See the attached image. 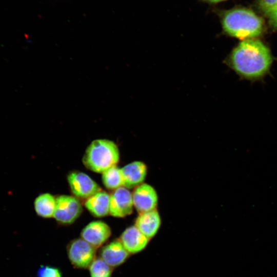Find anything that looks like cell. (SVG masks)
Here are the masks:
<instances>
[{
    "label": "cell",
    "instance_id": "obj_1",
    "mask_svg": "<svg viewBox=\"0 0 277 277\" xmlns=\"http://www.w3.org/2000/svg\"><path fill=\"white\" fill-rule=\"evenodd\" d=\"M228 64L240 76L249 79L263 76L269 70L272 58L268 48L261 41H241L231 51Z\"/></svg>",
    "mask_w": 277,
    "mask_h": 277
},
{
    "label": "cell",
    "instance_id": "obj_2",
    "mask_svg": "<svg viewBox=\"0 0 277 277\" xmlns=\"http://www.w3.org/2000/svg\"><path fill=\"white\" fill-rule=\"evenodd\" d=\"M224 32L243 40L253 39L264 30L263 19L253 11L245 8H235L220 14Z\"/></svg>",
    "mask_w": 277,
    "mask_h": 277
},
{
    "label": "cell",
    "instance_id": "obj_3",
    "mask_svg": "<svg viewBox=\"0 0 277 277\" xmlns=\"http://www.w3.org/2000/svg\"><path fill=\"white\" fill-rule=\"evenodd\" d=\"M120 160L117 146L108 139L93 141L86 150L83 162L89 170L102 173L116 165Z\"/></svg>",
    "mask_w": 277,
    "mask_h": 277
},
{
    "label": "cell",
    "instance_id": "obj_4",
    "mask_svg": "<svg viewBox=\"0 0 277 277\" xmlns=\"http://www.w3.org/2000/svg\"><path fill=\"white\" fill-rule=\"evenodd\" d=\"M67 252L71 264L79 269L89 268L96 258V248L82 238L70 241L67 247Z\"/></svg>",
    "mask_w": 277,
    "mask_h": 277
},
{
    "label": "cell",
    "instance_id": "obj_5",
    "mask_svg": "<svg viewBox=\"0 0 277 277\" xmlns=\"http://www.w3.org/2000/svg\"><path fill=\"white\" fill-rule=\"evenodd\" d=\"M82 206L75 196L61 195L56 197V205L53 217L62 224H72L81 215Z\"/></svg>",
    "mask_w": 277,
    "mask_h": 277
},
{
    "label": "cell",
    "instance_id": "obj_6",
    "mask_svg": "<svg viewBox=\"0 0 277 277\" xmlns=\"http://www.w3.org/2000/svg\"><path fill=\"white\" fill-rule=\"evenodd\" d=\"M72 193L78 198L88 199L101 190L98 184L85 173L73 171L67 176Z\"/></svg>",
    "mask_w": 277,
    "mask_h": 277
},
{
    "label": "cell",
    "instance_id": "obj_7",
    "mask_svg": "<svg viewBox=\"0 0 277 277\" xmlns=\"http://www.w3.org/2000/svg\"><path fill=\"white\" fill-rule=\"evenodd\" d=\"M132 195L128 189L121 187L110 194L109 214L116 217H123L132 212Z\"/></svg>",
    "mask_w": 277,
    "mask_h": 277
},
{
    "label": "cell",
    "instance_id": "obj_8",
    "mask_svg": "<svg viewBox=\"0 0 277 277\" xmlns=\"http://www.w3.org/2000/svg\"><path fill=\"white\" fill-rule=\"evenodd\" d=\"M111 228L104 222L95 221L88 224L82 230L81 236L95 248L102 246L110 238Z\"/></svg>",
    "mask_w": 277,
    "mask_h": 277
},
{
    "label": "cell",
    "instance_id": "obj_9",
    "mask_svg": "<svg viewBox=\"0 0 277 277\" xmlns=\"http://www.w3.org/2000/svg\"><path fill=\"white\" fill-rule=\"evenodd\" d=\"M132 195L133 206L139 213L155 209L157 194L151 185L141 184L135 188Z\"/></svg>",
    "mask_w": 277,
    "mask_h": 277
},
{
    "label": "cell",
    "instance_id": "obj_10",
    "mask_svg": "<svg viewBox=\"0 0 277 277\" xmlns=\"http://www.w3.org/2000/svg\"><path fill=\"white\" fill-rule=\"evenodd\" d=\"M149 240L135 225L126 229L120 239L129 254H134L142 251L147 245Z\"/></svg>",
    "mask_w": 277,
    "mask_h": 277
},
{
    "label": "cell",
    "instance_id": "obj_11",
    "mask_svg": "<svg viewBox=\"0 0 277 277\" xmlns=\"http://www.w3.org/2000/svg\"><path fill=\"white\" fill-rule=\"evenodd\" d=\"M100 254V258L113 268L124 263L128 258L129 253L120 240H116L104 246Z\"/></svg>",
    "mask_w": 277,
    "mask_h": 277
},
{
    "label": "cell",
    "instance_id": "obj_12",
    "mask_svg": "<svg viewBox=\"0 0 277 277\" xmlns=\"http://www.w3.org/2000/svg\"><path fill=\"white\" fill-rule=\"evenodd\" d=\"M123 187L130 189L142 184L147 174L146 165L140 161L131 162L121 168Z\"/></svg>",
    "mask_w": 277,
    "mask_h": 277
},
{
    "label": "cell",
    "instance_id": "obj_13",
    "mask_svg": "<svg viewBox=\"0 0 277 277\" xmlns=\"http://www.w3.org/2000/svg\"><path fill=\"white\" fill-rule=\"evenodd\" d=\"M161 224L160 214L156 209L140 213L135 220V226L149 239L158 231Z\"/></svg>",
    "mask_w": 277,
    "mask_h": 277
},
{
    "label": "cell",
    "instance_id": "obj_14",
    "mask_svg": "<svg viewBox=\"0 0 277 277\" xmlns=\"http://www.w3.org/2000/svg\"><path fill=\"white\" fill-rule=\"evenodd\" d=\"M110 194L100 190L87 199L85 206L94 216L102 217L109 214Z\"/></svg>",
    "mask_w": 277,
    "mask_h": 277
},
{
    "label": "cell",
    "instance_id": "obj_15",
    "mask_svg": "<svg viewBox=\"0 0 277 277\" xmlns=\"http://www.w3.org/2000/svg\"><path fill=\"white\" fill-rule=\"evenodd\" d=\"M55 205L56 197L49 193L40 194L34 202L36 214L44 218L53 217Z\"/></svg>",
    "mask_w": 277,
    "mask_h": 277
},
{
    "label": "cell",
    "instance_id": "obj_16",
    "mask_svg": "<svg viewBox=\"0 0 277 277\" xmlns=\"http://www.w3.org/2000/svg\"><path fill=\"white\" fill-rule=\"evenodd\" d=\"M104 185L108 189H116L123 187V178L121 169L115 165L102 173Z\"/></svg>",
    "mask_w": 277,
    "mask_h": 277
},
{
    "label": "cell",
    "instance_id": "obj_17",
    "mask_svg": "<svg viewBox=\"0 0 277 277\" xmlns=\"http://www.w3.org/2000/svg\"><path fill=\"white\" fill-rule=\"evenodd\" d=\"M91 277H111L112 267L101 258H95L89 267Z\"/></svg>",
    "mask_w": 277,
    "mask_h": 277
},
{
    "label": "cell",
    "instance_id": "obj_18",
    "mask_svg": "<svg viewBox=\"0 0 277 277\" xmlns=\"http://www.w3.org/2000/svg\"><path fill=\"white\" fill-rule=\"evenodd\" d=\"M37 277H62L60 270L49 265H41L37 271Z\"/></svg>",
    "mask_w": 277,
    "mask_h": 277
},
{
    "label": "cell",
    "instance_id": "obj_19",
    "mask_svg": "<svg viewBox=\"0 0 277 277\" xmlns=\"http://www.w3.org/2000/svg\"><path fill=\"white\" fill-rule=\"evenodd\" d=\"M259 6L265 14L277 8V0H260Z\"/></svg>",
    "mask_w": 277,
    "mask_h": 277
},
{
    "label": "cell",
    "instance_id": "obj_20",
    "mask_svg": "<svg viewBox=\"0 0 277 277\" xmlns=\"http://www.w3.org/2000/svg\"><path fill=\"white\" fill-rule=\"evenodd\" d=\"M205 2H206L207 3H216L219 2H221L225 0H203Z\"/></svg>",
    "mask_w": 277,
    "mask_h": 277
}]
</instances>
